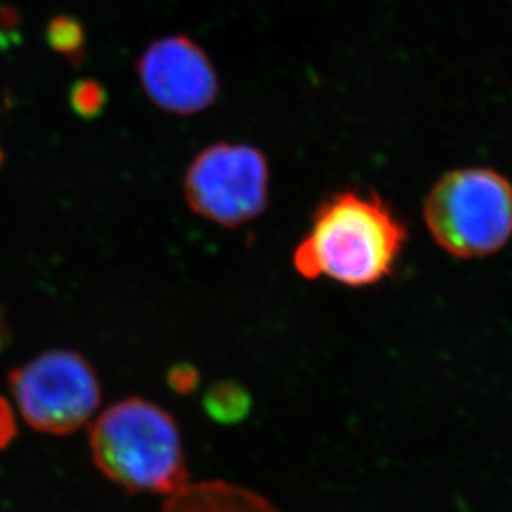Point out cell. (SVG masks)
Listing matches in <instances>:
<instances>
[{
    "label": "cell",
    "instance_id": "5",
    "mask_svg": "<svg viewBox=\"0 0 512 512\" xmlns=\"http://www.w3.org/2000/svg\"><path fill=\"white\" fill-rule=\"evenodd\" d=\"M271 173L259 148L216 143L194 156L184 174V198L199 218L236 229L266 211Z\"/></svg>",
    "mask_w": 512,
    "mask_h": 512
},
{
    "label": "cell",
    "instance_id": "9",
    "mask_svg": "<svg viewBox=\"0 0 512 512\" xmlns=\"http://www.w3.org/2000/svg\"><path fill=\"white\" fill-rule=\"evenodd\" d=\"M45 37L50 49L70 62H78L85 54V30L75 17L57 15L47 25Z\"/></svg>",
    "mask_w": 512,
    "mask_h": 512
},
{
    "label": "cell",
    "instance_id": "13",
    "mask_svg": "<svg viewBox=\"0 0 512 512\" xmlns=\"http://www.w3.org/2000/svg\"><path fill=\"white\" fill-rule=\"evenodd\" d=\"M10 339V332H9V325H7V322H5V317L2 312H0V350L9 343Z\"/></svg>",
    "mask_w": 512,
    "mask_h": 512
},
{
    "label": "cell",
    "instance_id": "1",
    "mask_svg": "<svg viewBox=\"0 0 512 512\" xmlns=\"http://www.w3.org/2000/svg\"><path fill=\"white\" fill-rule=\"evenodd\" d=\"M408 231L378 194L343 189L315 209L292 264L307 281L329 279L362 289L392 276Z\"/></svg>",
    "mask_w": 512,
    "mask_h": 512
},
{
    "label": "cell",
    "instance_id": "3",
    "mask_svg": "<svg viewBox=\"0 0 512 512\" xmlns=\"http://www.w3.org/2000/svg\"><path fill=\"white\" fill-rule=\"evenodd\" d=\"M423 219L451 257L493 256L512 239V183L493 168L448 171L426 194Z\"/></svg>",
    "mask_w": 512,
    "mask_h": 512
},
{
    "label": "cell",
    "instance_id": "12",
    "mask_svg": "<svg viewBox=\"0 0 512 512\" xmlns=\"http://www.w3.org/2000/svg\"><path fill=\"white\" fill-rule=\"evenodd\" d=\"M198 375L194 372L193 368L178 367L174 368L170 375L171 387L178 390L179 393H186L193 390L196 385Z\"/></svg>",
    "mask_w": 512,
    "mask_h": 512
},
{
    "label": "cell",
    "instance_id": "7",
    "mask_svg": "<svg viewBox=\"0 0 512 512\" xmlns=\"http://www.w3.org/2000/svg\"><path fill=\"white\" fill-rule=\"evenodd\" d=\"M161 512H281L267 499L228 481L191 483L165 499Z\"/></svg>",
    "mask_w": 512,
    "mask_h": 512
},
{
    "label": "cell",
    "instance_id": "2",
    "mask_svg": "<svg viewBox=\"0 0 512 512\" xmlns=\"http://www.w3.org/2000/svg\"><path fill=\"white\" fill-rule=\"evenodd\" d=\"M90 453L98 471L131 494L171 496L189 483L183 436L170 411L128 397L90 423Z\"/></svg>",
    "mask_w": 512,
    "mask_h": 512
},
{
    "label": "cell",
    "instance_id": "14",
    "mask_svg": "<svg viewBox=\"0 0 512 512\" xmlns=\"http://www.w3.org/2000/svg\"><path fill=\"white\" fill-rule=\"evenodd\" d=\"M2 161H4V153L0 151V165H2Z\"/></svg>",
    "mask_w": 512,
    "mask_h": 512
},
{
    "label": "cell",
    "instance_id": "4",
    "mask_svg": "<svg viewBox=\"0 0 512 512\" xmlns=\"http://www.w3.org/2000/svg\"><path fill=\"white\" fill-rule=\"evenodd\" d=\"M15 408L42 435L68 436L90 425L102 405L92 363L70 348H52L7 375Z\"/></svg>",
    "mask_w": 512,
    "mask_h": 512
},
{
    "label": "cell",
    "instance_id": "6",
    "mask_svg": "<svg viewBox=\"0 0 512 512\" xmlns=\"http://www.w3.org/2000/svg\"><path fill=\"white\" fill-rule=\"evenodd\" d=\"M136 72L150 102L171 115H198L219 97L211 58L186 35H168L148 45Z\"/></svg>",
    "mask_w": 512,
    "mask_h": 512
},
{
    "label": "cell",
    "instance_id": "10",
    "mask_svg": "<svg viewBox=\"0 0 512 512\" xmlns=\"http://www.w3.org/2000/svg\"><path fill=\"white\" fill-rule=\"evenodd\" d=\"M105 103H107V93L95 80H80L73 85L70 92V105L78 116L87 120L100 116Z\"/></svg>",
    "mask_w": 512,
    "mask_h": 512
},
{
    "label": "cell",
    "instance_id": "8",
    "mask_svg": "<svg viewBox=\"0 0 512 512\" xmlns=\"http://www.w3.org/2000/svg\"><path fill=\"white\" fill-rule=\"evenodd\" d=\"M204 408L214 421L236 423L249 411V395L237 383L221 382L209 390Z\"/></svg>",
    "mask_w": 512,
    "mask_h": 512
},
{
    "label": "cell",
    "instance_id": "11",
    "mask_svg": "<svg viewBox=\"0 0 512 512\" xmlns=\"http://www.w3.org/2000/svg\"><path fill=\"white\" fill-rule=\"evenodd\" d=\"M17 435H19V428H17L14 406L10 405L7 398L0 395V451L9 448Z\"/></svg>",
    "mask_w": 512,
    "mask_h": 512
}]
</instances>
